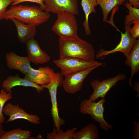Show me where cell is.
I'll list each match as a JSON object with an SVG mask.
<instances>
[{"instance_id":"cell-14","label":"cell","mask_w":139,"mask_h":139,"mask_svg":"<svg viewBox=\"0 0 139 139\" xmlns=\"http://www.w3.org/2000/svg\"><path fill=\"white\" fill-rule=\"evenodd\" d=\"M5 57L7 65L10 69L18 70L23 74L25 75L32 67L27 56H20L11 52L7 53Z\"/></svg>"},{"instance_id":"cell-28","label":"cell","mask_w":139,"mask_h":139,"mask_svg":"<svg viewBox=\"0 0 139 139\" xmlns=\"http://www.w3.org/2000/svg\"><path fill=\"white\" fill-rule=\"evenodd\" d=\"M133 124L134 125V139H139V123L138 122L135 121H133Z\"/></svg>"},{"instance_id":"cell-9","label":"cell","mask_w":139,"mask_h":139,"mask_svg":"<svg viewBox=\"0 0 139 139\" xmlns=\"http://www.w3.org/2000/svg\"><path fill=\"white\" fill-rule=\"evenodd\" d=\"M131 28L130 24L125 25L124 27L125 33H123L120 32L121 34V38L119 43L115 48L111 50L107 51L102 48H101L95 56L96 58L99 59L103 56L117 52H122L125 57H127L129 54L136 39L133 38L129 32Z\"/></svg>"},{"instance_id":"cell-2","label":"cell","mask_w":139,"mask_h":139,"mask_svg":"<svg viewBox=\"0 0 139 139\" xmlns=\"http://www.w3.org/2000/svg\"><path fill=\"white\" fill-rule=\"evenodd\" d=\"M35 6H12L6 12L4 19L14 18L25 24L37 26L47 21L50 14Z\"/></svg>"},{"instance_id":"cell-8","label":"cell","mask_w":139,"mask_h":139,"mask_svg":"<svg viewBox=\"0 0 139 139\" xmlns=\"http://www.w3.org/2000/svg\"><path fill=\"white\" fill-rule=\"evenodd\" d=\"M99 65L89 67L71 75L65 76L62 85L67 93L73 94L82 89L84 80L87 75Z\"/></svg>"},{"instance_id":"cell-7","label":"cell","mask_w":139,"mask_h":139,"mask_svg":"<svg viewBox=\"0 0 139 139\" xmlns=\"http://www.w3.org/2000/svg\"><path fill=\"white\" fill-rule=\"evenodd\" d=\"M126 75L119 73L116 76L100 81L96 79L91 82L90 84L93 89V93L89 97V99L95 101L99 98H105L110 89L117 84L119 81H124L126 79Z\"/></svg>"},{"instance_id":"cell-23","label":"cell","mask_w":139,"mask_h":139,"mask_svg":"<svg viewBox=\"0 0 139 139\" xmlns=\"http://www.w3.org/2000/svg\"><path fill=\"white\" fill-rule=\"evenodd\" d=\"M124 5L129 10V13L125 16V25L130 24V23L133 21H139V9L133 7L128 1L126 2Z\"/></svg>"},{"instance_id":"cell-29","label":"cell","mask_w":139,"mask_h":139,"mask_svg":"<svg viewBox=\"0 0 139 139\" xmlns=\"http://www.w3.org/2000/svg\"><path fill=\"white\" fill-rule=\"evenodd\" d=\"M129 3L134 7L138 8L139 7V0H128Z\"/></svg>"},{"instance_id":"cell-1","label":"cell","mask_w":139,"mask_h":139,"mask_svg":"<svg viewBox=\"0 0 139 139\" xmlns=\"http://www.w3.org/2000/svg\"><path fill=\"white\" fill-rule=\"evenodd\" d=\"M59 58L72 57L92 61L95 60L94 49L87 41L78 36L59 39Z\"/></svg>"},{"instance_id":"cell-26","label":"cell","mask_w":139,"mask_h":139,"mask_svg":"<svg viewBox=\"0 0 139 139\" xmlns=\"http://www.w3.org/2000/svg\"><path fill=\"white\" fill-rule=\"evenodd\" d=\"M133 24V26L131 28L129 32L131 37L135 39L139 37V21H135L131 22L130 24Z\"/></svg>"},{"instance_id":"cell-17","label":"cell","mask_w":139,"mask_h":139,"mask_svg":"<svg viewBox=\"0 0 139 139\" xmlns=\"http://www.w3.org/2000/svg\"><path fill=\"white\" fill-rule=\"evenodd\" d=\"M125 63L131 68V76L128 81L132 86V80L133 76L139 71V39L135 40L133 46L128 56L126 58Z\"/></svg>"},{"instance_id":"cell-21","label":"cell","mask_w":139,"mask_h":139,"mask_svg":"<svg viewBox=\"0 0 139 139\" xmlns=\"http://www.w3.org/2000/svg\"><path fill=\"white\" fill-rule=\"evenodd\" d=\"M31 136V133L28 130H23L19 128L8 131L4 130L0 139H34Z\"/></svg>"},{"instance_id":"cell-5","label":"cell","mask_w":139,"mask_h":139,"mask_svg":"<svg viewBox=\"0 0 139 139\" xmlns=\"http://www.w3.org/2000/svg\"><path fill=\"white\" fill-rule=\"evenodd\" d=\"M60 71V73L65 76L91 66H102V63L96 60L87 61L72 57H66L53 61Z\"/></svg>"},{"instance_id":"cell-24","label":"cell","mask_w":139,"mask_h":139,"mask_svg":"<svg viewBox=\"0 0 139 139\" xmlns=\"http://www.w3.org/2000/svg\"><path fill=\"white\" fill-rule=\"evenodd\" d=\"M12 98L11 93L7 92L4 89H1L0 92V121L3 123L5 121L6 118L3 112V109L6 102Z\"/></svg>"},{"instance_id":"cell-10","label":"cell","mask_w":139,"mask_h":139,"mask_svg":"<svg viewBox=\"0 0 139 139\" xmlns=\"http://www.w3.org/2000/svg\"><path fill=\"white\" fill-rule=\"evenodd\" d=\"M60 74L55 73L48 66L39 67L38 69L32 67L24 78L38 85L47 84L57 77Z\"/></svg>"},{"instance_id":"cell-11","label":"cell","mask_w":139,"mask_h":139,"mask_svg":"<svg viewBox=\"0 0 139 139\" xmlns=\"http://www.w3.org/2000/svg\"><path fill=\"white\" fill-rule=\"evenodd\" d=\"M44 11L56 14L58 12L66 11L75 15L79 13L77 0H45Z\"/></svg>"},{"instance_id":"cell-18","label":"cell","mask_w":139,"mask_h":139,"mask_svg":"<svg viewBox=\"0 0 139 139\" xmlns=\"http://www.w3.org/2000/svg\"><path fill=\"white\" fill-rule=\"evenodd\" d=\"M99 131L97 126L90 123L82 127L79 131H75L73 139H98L99 138Z\"/></svg>"},{"instance_id":"cell-27","label":"cell","mask_w":139,"mask_h":139,"mask_svg":"<svg viewBox=\"0 0 139 139\" xmlns=\"http://www.w3.org/2000/svg\"><path fill=\"white\" fill-rule=\"evenodd\" d=\"M45 0H14L11 4L12 6L17 5L24 2H29L37 3L40 5L39 7L43 11H44L45 6L44 4Z\"/></svg>"},{"instance_id":"cell-16","label":"cell","mask_w":139,"mask_h":139,"mask_svg":"<svg viewBox=\"0 0 139 139\" xmlns=\"http://www.w3.org/2000/svg\"><path fill=\"white\" fill-rule=\"evenodd\" d=\"M10 20L14 23L16 28L17 38L20 42L26 44L34 39L36 33V26L25 24L14 18Z\"/></svg>"},{"instance_id":"cell-19","label":"cell","mask_w":139,"mask_h":139,"mask_svg":"<svg viewBox=\"0 0 139 139\" xmlns=\"http://www.w3.org/2000/svg\"><path fill=\"white\" fill-rule=\"evenodd\" d=\"M81 5L85 16V20L83 24V26L86 35H90L91 34V32L89 24V16L92 13H96L95 7L98 4L97 0H81Z\"/></svg>"},{"instance_id":"cell-30","label":"cell","mask_w":139,"mask_h":139,"mask_svg":"<svg viewBox=\"0 0 139 139\" xmlns=\"http://www.w3.org/2000/svg\"><path fill=\"white\" fill-rule=\"evenodd\" d=\"M139 83L138 81L136 82L135 83L133 87V88L134 91L137 93L136 97L139 98Z\"/></svg>"},{"instance_id":"cell-3","label":"cell","mask_w":139,"mask_h":139,"mask_svg":"<svg viewBox=\"0 0 139 139\" xmlns=\"http://www.w3.org/2000/svg\"><path fill=\"white\" fill-rule=\"evenodd\" d=\"M57 19L53 25V31L59 37L67 38L78 36V29L75 15L70 12H57Z\"/></svg>"},{"instance_id":"cell-4","label":"cell","mask_w":139,"mask_h":139,"mask_svg":"<svg viewBox=\"0 0 139 139\" xmlns=\"http://www.w3.org/2000/svg\"><path fill=\"white\" fill-rule=\"evenodd\" d=\"M105 101V98H101L97 102L92 101L89 99H83L80 104L79 111L82 114L91 115L95 122L100 123L101 129L107 132L112 130V126L105 120L103 116V105Z\"/></svg>"},{"instance_id":"cell-6","label":"cell","mask_w":139,"mask_h":139,"mask_svg":"<svg viewBox=\"0 0 139 139\" xmlns=\"http://www.w3.org/2000/svg\"><path fill=\"white\" fill-rule=\"evenodd\" d=\"M63 80L60 74L56 78L47 84L40 86L43 88L48 89L49 93L52 104L51 113L54 127L58 131L65 123V121L59 116L57 102V93L58 87L62 85Z\"/></svg>"},{"instance_id":"cell-13","label":"cell","mask_w":139,"mask_h":139,"mask_svg":"<svg viewBox=\"0 0 139 139\" xmlns=\"http://www.w3.org/2000/svg\"><path fill=\"white\" fill-rule=\"evenodd\" d=\"M28 57L30 62L35 65L42 64L49 62L50 56L41 49L37 41L31 39L26 44Z\"/></svg>"},{"instance_id":"cell-15","label":"cell","mask_w":139,"mask_h":139,"mask_svg":"<svg viewBox=\"0 0 139 139\" xmlns=\"http://www.w3.org/2000/svg\"><path fill=\"white\" fill-rule=\"evenodd\" d=\"M30 87L36 89L37 91L40 93L44 90V88L40 85L20 77L17 74L15 76H10L2 82V86L7 92L12 93V89L16 86Z\"/></svg>"},{"instance_id":"cell-22","label":"cell","mask_w":139,"mask_h":139,"mask_svg":"<svg viewBox=\"0 0 139 139\" xmlns=\"http://www.w3.org/2000/svg\"><path fill=\"white\" fill-rule=\"evenodd\" d=\"M77 129L74 127L68 129L64 132L60 128L57 131L54 127L51 132L47 134V139H73L74 134Z\"/></svg>"},{"instance_id":"cell-12","label":"cell","mask_w":139,"mask_h":139,"mask_svg":"<svg viewBox=\"0 0 139 139\" xmlns=\"http://www.w3.org/2000/svg\"><path fill=\"white\" fill-rule=\"evenodd\" d=\"M3 113L9 118L6 123L16 119H23L27 120L33 124H38L40 123L39 117L36 115H32L27 113L18 105L8 103L4 107Z\"/></svg>"},{"instance_id":"cell-31","label":"cell","mask_w":139,"mask_h":139,"mask_svg":"<svg viewBox=\"0 0 139 139\" xmlns=\"http://www.w3.org/2000/svg\"><path fill=\"white\" fill-rule=\"evenodd\" d=\"M4 131L2 123L0 121V139Z\"/></svg>"},{"instance_id":"cell-25","label":"cell","mask_w":139,"mask_h":139,"mask_svg":"<svg viewBox=\"0 0 139 139\" xmlns=\"http://www.w3.org/2000/svg\"><path fill=\"white\" fill-rule=\"evenodd\" d=\"M14 0H0V20L4 19L7 7Z\"/></svg>"},{"instance_id":"cell-20","label":"cell","mask_w":139,"mask_h":139,"mask_svg":"<svg viewBox=\"0 0 139 139\" xmlns=\"http://www.w3.org/2000/svg\"><path fill=\"white\" fill-rule=\"evenodd\" d=\"M127 0H97L98 5L101 7L103 13V21L107 22L108 14L113 8L123 4Z\"/></svg>"}]
</instances>
